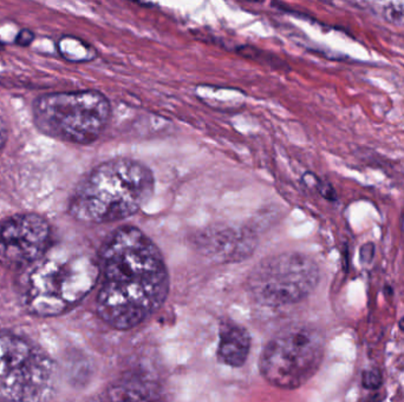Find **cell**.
Here are the masks:
<instances>
[{
  "instance_id": "1",
  "label": "cell",
  "mask_w": 404,
  "mask_h": 402,
  "mask_svg": "<svg viewBox=\"0 0 404 402\" xmlns=\"http://www.w3.org/2000/svg\"><path fill=\"white\" fill-rule=\"evenodd\" d=\"M100 270L97 311L117 329L142 324L168 295V272L161 252L134 227L117 229L106 239L101 249Z\"/></svg>"
},
{
  "instance_id": "2",
  "label": "cell",
  "mask_w": 404,
  "mask_h": 402,
  "mask_svg": "<svg viewBox=\"0 0 404 402\" xmlns=\"http://www.w3.org/2000/svg\"><path fill=\"white\" fill-rule=\"evenodd\" d=\"M154 189V176L144 164L129 158L106 160L76 187L70 214L93 225L122 221L136 214Z\"/></svg>"
},
{
  "instance_id": "3",
  "label": "cell",
  "mask_w": 404,
  "mask_h": 402,
  "mask_svg": "<svg viewBox=\"0 0 404 402\" xmlns=\"http://www.w3.org/2000/svg\"><path fill=\"white\" fill-rule=\"evenodd\" d=\"M100 272V264L88 255H44L21 275V304L38 316L59 315L91 292Z\"/></svg>"
},
{
  "instance_id": "4",
  "label": "cell",
  "mask_w": 404,
  "mask_h": 402,
  "mask_svg": "<svg viewBox=\"0 0 404 402\" xmlns=\"http://www.w3.org/2000/svg\"><path fill=\"white\" fill-rule=\"evenodd\" d=\"M110 113L109 100L95 90L41 96L34 104L38 129L69 143L95 142L106 129Z\"/></svg>"
},
{
  "instance_id": "5",
  "label": "cell",
  "mask_w": 404,
  "mask_h": 402,
  "mask_svg": "<svg viewBox=\"0 0 404 402\" xmlns=\"http://www.w3.org/2000/svg\"><path fill=\"white\" fill-rule=\"evenodd\" d=\"M54 365L31 341L0 331V402H39L51 391Z\"/></svg>"
},
{
  "instance_id": "6",
  "label": "cell",
  "mask_w": 404,
  "mask_h": 402,
  "mask_svg": "<svg viewBox=\"0 0 404 402\" xmlns=\"http://www.w3.org/2000/svg\"><path fill=\"white\" fill-rule=\"evenodd\" d=\"M324 340L315 328L293 324L279 331L266 344L261 358V374L279 388H297L320 365Z\"/></svg>"
},
{
  "instance_id": "7",
  "label": "cell",
  "mask_w": 404,
  "mask_h": 402,
  "mask_svg": "<svg viewBox=\"0 0 404 402\" xmlns=\"http://www.w3.org/2000/svg\"><path fill=\"white\" fill-rule=\"evenodd\" d=\"M318 279V268L311 259L286 252L261 261L248 277V289L259 304L283 307L310 295Z\"/></svg>"
},
{
  "instance_id": "8",
  "label": "cell",
  "mask_w": 404,
  "mask_h": 402,
  "mask_svg": "<svg viewBox=\"0 0 404 402\" xmlns=\"http://www.w3.org/2000/svg\"><path fill=\"white\" fill-rule=\"evenodd\" d=\"M51 228L37 214L11 216L0 223V263L10 269H26L48 252Z\"/></svg>"
},
{
  "instance_id": "9",
  "label": "cell",
  "mask_w": 404,
  "mask_h": 402,
  "mask_svg": "<svg viewBox=\"0 0 404 402\" xmlns=\"http://www.w3.org/2000/svg\"><path fill=\"white\" fill-rule=\"evenodd\" d=\"M196 244L206 256L220 262L241 261L250 255L254 248L250 234L230 227L205 230L198 237Z\"/></svg>"
},
{
  "instance_id": "10",
  "label": "cell",
  "mask_w": 404,
  "mask_h": 402,
  "mask_svg": "<svg viewBox=\"0 0 404 402\" xmlns=\"http://www.w3.org/2000/svg\"><path fill=\"white\" fill-rule=\"evenodd\" d=\"M250 349V334L245 328L230 321L221 324L218 347L220 361L231 367L243 366Z\"/></svg>"
},
{
  "instance_id": "11",
  "label": "cell",
  "mask_w": 404,
  "mask_h": 402,
  "mask_svg": "<svg viewBox=\"0 0 404 402\" xmlns=\"http://www.w3.org/2000/svg\"><path fill=\"white\" fill-rule=\"evenodd\" d=\"M103 402H155L151 394L133 382L113 386L106 392Z\"/></svg>"
},
{
  "instance_id": "12",
  "label": "cell",
  "mask_w": 404,
  "mask_h": 402,
  "mask_svg": "<svg viewBox=\"0 0 404 402\" xmlns=\"http://www.w3.org/2000/svg\"><path fill=\"white\" fill-rule=\"evenodd\" d=\"M59 51L70 62H88L95 58L93 46L76 37H63L59 41Z\"/></svg>"
},
{
  "instance_id": "13",
  "label": "cell",
  "mask_w": 404,
  "mask_h": 402,
  "mask_svg": "<svg viewBox=\"0 0 404 402\" xmlns=\"http://www.w3.org/2000/svg\"><path fill=\"white\" fill-rule=\"evenodd\" d=\"M376 11L384 21L391 24L404 26V5L401 3L377 4Z\"/></svg>"
},
{
  "instance_id": "14",
  "label": "cell",
  "mask_w": 404,
  "mask_h": 402,
  "mask_svg": "<svg viewBox=\"0 0 404 402\" xmlns=\"http://www.w3.org/2000/svg\"><path fill=\"white\" fill-rule=\"evenodd\" d=\"M362 382L365 388L371 389V391L380 388L382 385V374H380V369L373 368L364 371Z\"/></svg>"
},
{
  "instance_id": "15",
  "label": "cell",
  "mask_w": 404,
  "mask_h": 402,
  "mask_svg": "<svg viewBox=\"0 0 404 402\" xmlns=\"http://www.w3.org/2000/svg\"><path fill=\"white\" fill-rule=\"evenodd\" d=\"M317 189H318L323 197L329 200V201H337L336 190L333 189V185L326 183V182L318 181Z\"/></svg>"
},
{
  "instance_id": "16",
  "label": "cell",
  "mask_w": 404,
  "mask_h": 402,
  "mask_svg": "<svg viewBox=\"0 0 404 402\" xmlns=\"http://www.w3.org/2000/svg\"><path fill=\"white\" fill-rule=\"evenodd\" d=\"M375 256V246L373 243H365L360 250V262L369 264Z\"/></svg>"
},
{
  "instance_id": "17",
  "label": "cell",
  "mask_w": 404,
  "mask_h": 402,
  "mask_svg": "<svg viewBox=\"0 0 404 402\" xmlns=\"http://www.w3.org/2000/svg\"><path fill=\"white\" fill-rule=\"evenodd\" d=\"M34 41V34L30 30H21L16 38V43L21 46H29Z\"/></svg>"
},
{
  "instance_id": "18",
  "label": "cell",
  "mask_w": 404,
  "mask_h": 402,
  "mask_svg": "<svg viewBox=\"0 0 404 402\" xmlns=\"http://www.w3.org/2000/svg\"><path fill=\"white\" fill-rule=\"evenodd\" d=\"M7 140V126L6 122L4 120L3 116L0 115V153L3 151L5 143Z\"/></svg>"
},
{
  "instance_id": "19",
  "label": "cell",
  "mask_w": 404,
  "mask_h": 402,
  "mask_svg": "<svg viewBox=\"0 0 404 402\" xmlns=\"http://www.w3.org/2000/svg\"><path fill=\"white\" fill-rule=\"evenodd\" d=\"M400 328H401L402 331H404V316L400 320Z\"/></svg>"
}]
</instances>
